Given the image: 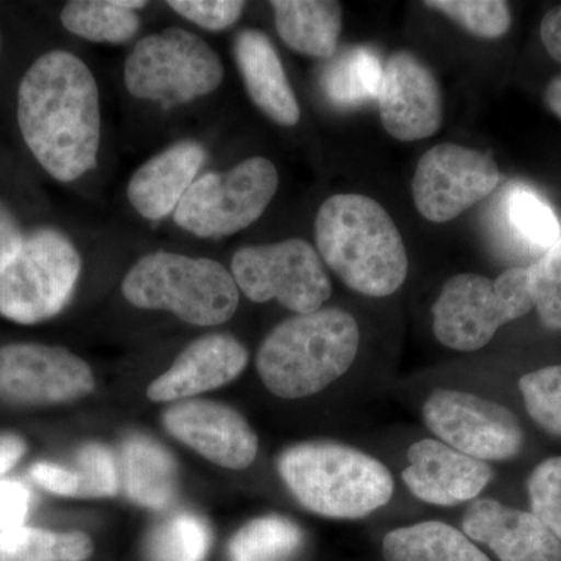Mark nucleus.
<instances>
[{
	"instance_id": "20e7f679",
	"label": "nucleus",
	"mask_w": 561,
	"mask_h": 561,
	"mask_svg": "<svg viewBox=\"0 0 561 561\" xmlns=\"http://www.w3.org/2000/svg\"><path fill=\"white\" fill-rule=\"evenodd\" d=\"M278 471L306 511L332 519H362L394 493L389 468L370 454L337 442H306L280 454Z\"/></svg>"
},
{
	"instance_id": "f8f14e48",
	"label": "nucleus",
	"mask_w": 561,
	"mask_h": 561,
	"mask_svg": "<svg viewBox=\"0 0 561 561\" xmlns=\"http://www.w3.org/2000/svg\"><path fill=\"white\" fill-rule=\"evenodd\" d=\"M496 161L459 144H438L420 158L412 195L424 219L446 224L489 197L501 183Z\"/></svg>"
},
{
	"instance_id": "393cba45",
	"label": "nucleus",
	"mask_w": 561,
	"mask_h": 561,
	"mask_svg": "<svg viewBox=\"0 0 561 561\" xmlns=\"http://www.w3.org/2000/svg\"><path fill=\"white\" fill-rule=\"evenodd\" d=\"M144 0H73L61 11V22L69 32L94 43L122 44L139 31L136 10Z\"/></svg>"
},
{
	"instance_id": "1a4fd4ad",
	"label": "nucleus",
	"mask_w": 561,
	"mask_h": 561,
	"mask_svg": "<svg viewBox=\"0 0 561 561\" xmlns=\"http://www.w3.org/2000/svg\"><path fill=\"white\" fill-rule=\"evenodd\" d=\"M279 176L267 158L254 157L228 172L195 180L173 219L198 238H225L254 224L278 191Z\"/></svg>"
},
{
	"instance_id": "9b49d317",
	"label": "nucleus",
	"mask_w": 561,
	"mask_h": 561,
	"mask_svg": "<svg viewBox=\"0 0 561 561\" xmlns=\"http://www.w3.org/2000/svg\"><path fill=\"white\" fill-rule=\"evenodd\" d=\"M423 420L437 440L486 463L515 459L524 446L522 423L511 409L468 391L435 390L424 402Z\"/></svg>"
},
{
	"instance_id": "7ed1b4c3",
	"label": "nucleus",
	"mask_w": 561,
	"mask_h": 561,
	"mask_svg": "<svg viewBox=\"0 0 561 561\" xmlns=\"http://www.w3.org/2000/svg\"><path fill=\"white\" fill-rule=\"evenodd\" d=\"M359 345V324L343 309L321 308L290 317L261 343L257 375L275 397L301 400L348 373Z\"/></svg>"
},
{
	"instance_id": "cd10ccee",
	"label": "nucleus",
	"mask_w": 561,
	"mask_h": 561,
	"mask_svg": "<svg viewBox=\"0 0 561 561\" xmlns=\"http://www.w3.org/2000/svg\"><path fill=\"white\" fill-rule=\"evenodd\" d=\"M213 535L208 523L190 512L169 516L150 531L146 551L149 561H203Z\"/></svg>"
},
{
	"instance_id": "72a5a7b5",
	"label": "nucleus",
	"mask_w": 561,
	"mask_h": 561,
	"mask_svg": "<svg viewBox=\"0 0 561 561\" xmlns=\"http://www.w3.org/2000/svg\"><path fill=\"white\" fill-rule=\"evenodd\" d=\"M531 513L561 541V456L542 460L527 481Z\"/></svg>"
},
{
	"instance_id": "c9c22d12",
	"label": "nucleus",
	"mask_w": 561,
	"mask_h": 561,
	"mask_svg": "<svg viewBox=\"0 0 561 561\" xmlns=\"http://www.w3.org/2000/svg\"><path fill=\"white\" fill-rule=\"evenodd\" d=\"M32 493L16 479L0 481V531L24 526L31 511Z\"/></svg>"
},
{
	"instance_id": "f3484780",
	"label": "nucleus",
	"mask_w": 561,
	"mask_h": 561,
	"mask_svg": "<svg viewBox=\"0 0 561 561\" xmlns=\"http://www.w3.org/2000/svg\"><path fill=\"white\" fill-rule=\"evenodd\" d=\"M461 529L501 561H561V541L534 513L490 497L468 505Z\"/></svg>"
},
{
	"instance_id": "4468645a",
	"label": "nucleus",
	"mask_w": 561,
	"mask_h": 561,
	"mask_svg": "<svg viewBox=\"0 0 561 561\" xmlns=\"http://www.w3.org/2000/svg\"><path fill=\"white\" fill-rule=\"evenodd\" d=\"M378 106L383 128L401 142L427 139L440 130V84L411 51H397L383 66Z\"/></svg>"
},
{
	"instance_id": "c85d7f7f",
	"label": "nucleus",
	"mask_w": 561,
	"mask_h": 561,
	"mask_svg": "<svg viewBox=\"0 0 561 561\" xmlns=\"http://www.w3.org/2000/svg\"><path fill=\"white\" fill-rule=\"evenodd\" d=\"M424 7L440 11L478 38H502L512 27L511 7L502 0H427Z\"/></svg>"
},
{
	"instance_id": "e433bc0d",
	"label": "nucleus",
	"mask_w": 561,
	"mask_h": 561,
	"mask_svg": "<svg viewBox=\"0 0 561 561\" xmlns=\"http://www.w3.org/2000/svg\"><path fill=\"white\" fill-rule=\"evenodd\" d=\"M32 478L43 489L58 496L77 497L79 494V476L76 471L60 465L49 463V461L33 465Z\"/></svg>"
},
{
	"instance_id": "7c9ffc66",
	"label": "nucleus",
	"mask_w": 561,
	"mask_h": 561,
	"mask_svg": "<svg viewBox=\"0 0 561 561\" xmlns=\"http://www.w3.org/2000/svg\"><path fill=\"white\" fill-rule=\"evenodd\" d=\"M527 272L531 300L542 324L561 331V236Z\"/></svg>"
},
{
	"instance_id": "412c9836",
	"label": "nucleus",
	"mask_w": 561,
	"mask_h": 561,
	"mask_svg": "<svg viewBox=\"0 0 561 561\" xmlns=\"http://www.w3.org/2000/svg\"><path fill=\"white\" fill-rule=\"evenodd\" d=\"M276 31L287 47L306 57L330 60L342 32V5L332 0H275Z\"/></svg>"
},
{
	"instance_id": "473e14b6",
	"label": "nucleus",
	"mask_w": 561,
	"mask_h": 561,
	"mask_svg": "<svg viewBox=\"0 0 561 561\" xmlns=\"http://www.w3.org/2000/svg\"><path fill=\"white\" fill-rule=\"evenodd\" d=\"M77 497L116 496L121 485V472L113 453L99 443H88L77 453Z\"/></svg>"
},
{
	"instance_id": "f03ea898",
	"label": "nucleus",
	"mask_w": 561,
	"mask_h": 561,
	"mask_svg": "<svg viewBox=\"0 0 561 561\" xmlns=\"http://www.w3.org/2000/svg\"><path fill=\"white\" fill-rule=\"evenodd\" d=\"M316 242L328 267L365 297H389L408 278L409 256L400 230L367 195L328 198L317 213Z\"/></svg>"
},
{
	"instance_id": "9d476101",
	"label": "nucleus",
	"mask_w": 561,
	"mask_h": 561,
	"mask_svg": "<svg viewBox=\"0 0 561 561\" xmlns=\"http://www.w3.org/2000/svg\"><path fill=\"white\" fill-rule=\"evenodd\" d=\"M231 275L251 301L278 300L297 316L319 311L332 294L319 251L302 239L242 247Z\"/></svg>"
},
{
	"instance_id": "c756f323",
	"label": "nucleus",
	"mask_w": 561,
	"mask_h": 561,
	"mask_svg": "<svg viewBox=\"0 0 561 561\" xmlns=\"http://www.w3.org/2000/svg\"><path fill=\"white\" fill-rule=\"evenodd\" d=\"M519 390L530 419L561 437V364L527 373L519 379Z\"/></svg>"
},
{
	"instance_id": "6e6552de",
	"label": "nucleus",
	"mask_w": 561,
	"mask_h": 561,
	"mask_svg": "<svg viewBox=\"0 0 561 561\" xmlns=\"http://www.w3.org/2000/svg\"><path fill=\"white\" fill-rule=\"evenodd\" d=\"M224 76L216 50L201 36L176 27L140 39L124 70L133 98L173 105L210 94Z\"/></svg>"
},
{
	"instance_id": "dca6fc26",
	"label": "nucleus",
	"mask_w": 561,
	"mask_h": 561,
	"mask_svg": "<svg viewBox=\"0 0 561 561\" xmlns=\"http://www.w3.org/2000/svg\"><path fill=\"white\" fill-rule=\"evenodd\" d=\"M493 470L486 461L457 451L437 438L413 443L402 481L416 500L453 507L478 500L489 486Z\"/></svg>"
},
{
	"instance_id": "4c0bfd02",
	"label": "nucleus",
	"mask_w": 561,
	"mask_h": 561,
	"mask_svg": "<svg viewBox=\"0 0 561 561\" xmlns=\"http://www.w3.org/2000/svg\"><path fill=\"white\" fill-rule=\"evenodd\" d=\"M24 239L20 224L10 209L0 202V271L20 250Z\"/></svg>"
},
{
	"instance_id": "6ab92c4d",
	"label": "nucleus",
	"mask_w": 561,
	"mask_h": 561,
	"mask_svg": "<svg viewBox=\"0 0 561 561\" xmlns=\"http://www.w3.org/2000/svg\"><path fill=\"white\" fill-rule=\"evenodd\" d=\"M205 150L183 140L140 165L128 183V201L144 219L161 220L175 213L205 162Z\"/></svg>"
},
{
	"instance_id": "0eeeda50",
	"label": "nucleus",
	"mask_w": 561,
	"mask_h": 561,
	"mask_svg": "<svg viewBox=\"0 0 561 561\" xmlns=\"http://www.w3.org/2000/svg\"><path fill=\"white\" fill-rule=\"evenodd\" d=\"M80 272L79 251L65 234L32 232L0 271V316L21 324L58 316L72 298Z\"/></svg>"
},
{
	"instance_id": "4be33fe9",
	"label": "nucleus",
	"mask_w": 561,
	"mask_h": 561,
	"mask_svg": "<svg viewBox=\"0 0 561 561\" xmlns=\"http://www.w3.org/2000/svg\"><path fill=\"white\" fill-rule=\"evenodd\" d=\"M121 478L133 501L149 508L172 504L179 486L175 459L168 449L142 435L122 445Z\"/></svg>"
},
{
	"instance_id": "2f4dec72",
	"label": "nucleus",
	"mask_w": 561,
	"mask_h": 561,
	"mask_svg": "<svg viewBox=\"0 0 561 561\" xmlns=\"http://www.w3.org/2000/svg\"><path fill=\"white\" fill-rule=\"evenodd\" d=\"M508 216L527 241L540 249L549 250L559 241L560 224L548 203L542 202L535 192L519 187L513 191L508 203Z\"/></svg>"
},
{
	"instance_id": "a878e982",
	"label": "nucleus",
	"mask_w": 561,
	"mask_h": 561,
	"mask_svg": "<svg viewBox=\"0 0 561 561\" xmlns=\"http://www.w3.org/2000/svg\"><path fill=\"white\" fill-rule=\"evenodd\" d=\"M94 552L83 531H50L18 527L0 531V561H81Z\"/></svg>"
},
{
	"instance_id": "f257e3e1",
	"label": "nucleus",
	"mask_w": 561,
	"mask_h": 561,
	"mask_svg": "<svg viewBox=\"0 0 561 561\" xmlns=\"http://www.w3.org/2000/svg\"><path fill=\"white\" fill-rule=\"evenodd\" d=\"M18 122L33 157L61 183L98 164L101 103L90 68L65 50L33 62L18 91Z\"/></svg>"
},
{
	"instance_id": "423d86ee",
	"label": "nucleus",
	"mask_w": 561,
	"mask_h": 561,
	"mask_svg": "<svg viewBox=\"0 0 561 561\" xmlns=\"http://www.w3.org/2000/svg\"><path fill=\"white\" fill-rule=\"evenodd\" d=\"M531 309L527 268H508L496 279L460 273L443 286L432 308V330L446 348L472 353L489 345L504 324Z\"/></svg>"
},
{
	"instance_id": "ea45409f",
	"label": "nucleus",
	"mask_w": 561,
	"mask_h": 561,
	"mask_svg": "<svg viewBox=\"0 0 561 561\" xmlns=\"http://www.w3.org/2000/svg\"><path fill=\"white\" fill-rule=\"evenodd\" d=\"M27 451V445L20 435L0 434V478L11 470Z\"/></svg>"
},
{
	"instance_id": "b1692460",
	"label": "nucleus",
	"mask_w": 561,
	"mask_h": 561,
	"mask_svg": "<svg viewBox=\"0 0 561 561\" xmlns=\"http://www.w3.org/2000/svg\"><path fill=\"white\" fill-rule=\"evenodd\" d=\"M383 66L370 47L357 46L342 51L321 70L324 94L341 108H357L378 101Z\"/></svg>"
},
{
	"instance_id": "39448f33",
	"label": "nucleus",
	"mask_w": 561,
	"mask_h": 561,
	"mask_svg": "<svg viewBox=\"0 0 561 561\" xmlns=\"http://www.w3.org/2000/svg\"><path fill=\"white\" fill-rule=\"evenodd\" d=\"M122 291L136 308L169 311L195 327L225 323L239 305L238 284L219 262L165 251L136 262Z\"/></svg>"
},
{
	"instance_id": "a19ab883",
	"label": "nucleus",
	"mask_w": 561,
	"mask_h": 561,
	"mask_svg": "<svg viewBox=\"0 0 561 561\" xmlns=\"http://www.w3.org/2000/svg\"><path fill=\"white\" fill-rule=\"evenodd\" d=\"M545 102L548 108L561 121V76L549 81L545 90Z\"/></svg>"
},
{
	"instance_id": "5701e85b",
	"label": "nucleus",
	"mask_w": 561,
	"mask_h": 561,
	"mask_svg": "<svg viewBox=\"0 0 561 561\" xmlns=\"http://www.w3.org/2000/svg\"><path fill=\"white\" fill-rule=\"evenodd\" d=\"M386 561H491L463 531L442 522L400 527L383 537Z\"/></svg>"
},
{
	"instance_id": "58836bf2",
	"label": "nucleus",
	"mask_w": 561,
	"mask_h": 561,
	"mask_svg": "<svg viewBox=\"0 0 561 561\" xmlns=\"http://www.w3.org/2000/svg\"><path fill=\"white\" fill-rule=\"evenodd\" d=\"M540 35L545 49L561 65V3L542 18Z\"/></svg>"
},
{
	"instance_id": "f704fd0d",
	"label": "nucleus",
	"mask_w": 561,
	"mask_h": 561,
	"mask_svg": "<svg viewBox=\"0 0 561 561\" xmlns=\"http://www.w3.org/2000/svg\"><path fill=\"white\" fill-rule=\"evenodd\" d=\"M169 7L206 31L220 32L241 18L245 2L236 0H171Z\"/></svg>"
},
{
	"instance_id": "aec40b11",
	"label": "nucleus",
	"mask_w": 561,
	"mask_h": 561,
	"mask_svg": "<svg viewBox=\"0 0 561 561\" xmlns=\"http://www.w3.org/2000/svg\"><path fill=\"white\" fill-rule=\"evenodd\" d=\"M234 58L254 105L283 127L297 125L300 105L271 38L253 28L242 31L236 36Z\"/></svg>"
},
{
	"instance_id": "2eb2a0df",
	"label": "nucleus",
	"mask_w": 561,
	"mask_h": 561,
	"mask_svg": "<svg viewBox=\"0 0 561 561\" xmlns=\"http://www.w3.org/2000/svg\"><path fill=\"white\" fill-rule=\"evenodd\" d=\"M162 424L176 440L228 470H245L260 451L249 421L221 402L179 401L164 412Z\"/></svg>"
},
{
	"instance_id": "a211bd4d",
	"label": "nucleus",
	"mask_w": 561,
	"mask_h": 561,
	"mask_svg": "<svg viewBox=\"0 0 561 561\" xmlns=\"http://www.w3.org/2000/svg\"><path fill=\"white\" fill-rule=\"evenodd\" d=\"M249 364V351L231 335L213 334L192 342L171 368L154 379L147 397L154 402L184 401L234 381Z\"/></svg>"
},
{
	"instance_id": "ddd939ff",
	"label": "nucleus",
	"mask_w": 561,
	"mask_h": 561,
	"mask_svg": "<svg viewBox=\"0 0 561 561\" xmlns=\"http://www.w3.org/2000/svg\"><path fill=\"white\" fill-rule=\"evenodd\" d=\"M90 365L60 346L16 343L0 348V400L16 404H55L94 390Z\"/></svg>"
},
{
	"instance_id": "bb28decb",
	"label": "nucleus",
	"mask_w": 561,
	"mask_h": 561,
	"mask_svg": "<svg viewBox=\"0 0 561 561\" xmlns=\"http://www.w3.org/2000/svg\"><path fill=\"white\" fill-rule=\"evenodd\" d=\"M302 534L291 519L262 516L247 523L230 541L231 561H287L300 549Z\"/></svg>"
}]
</instances>
